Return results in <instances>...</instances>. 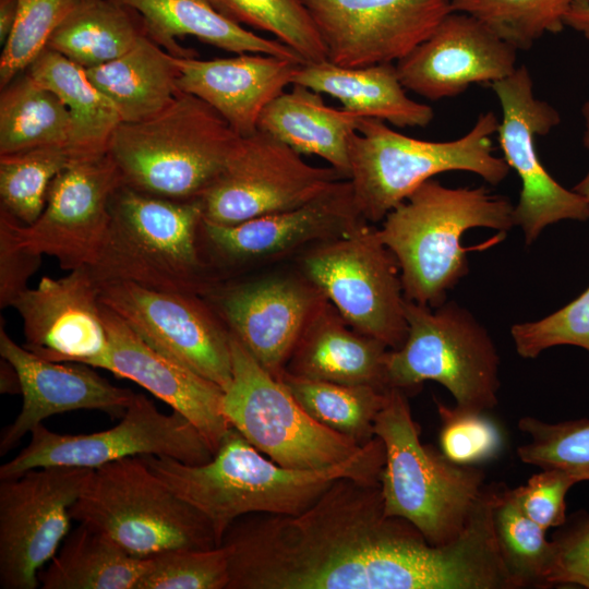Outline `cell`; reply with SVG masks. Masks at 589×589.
<instances>
[{
	"label": "cell",
	"instance_id": "2",
	"mask_svg": "<svg viewBox=\"0 0 589 589\" xmlns=\"http://www.w3.org/2000/svg\"><path fill=\"white\" fill-rule=\"evenodd\" d=\"M142 457L179 497L207 519L219 546L237 519L250 514L297 515L339 478L378 483L385 450L375 436L360 453L336 466L291 469L269 459L231 426L207 462Z\"/></svg>",
	"mask_w": 589,
	"mask_h": 589
},
{
	"label": "cell",
	"instance_id": "35",
	"mask_svg": "<svg viewBox=\"0 0 589 589\" xmlns=\"http://www.w3.org/2000/svg\"><path fill=\"white\" fill-rule=\"evenodd\" d=\"M277 378L318 423L360 445L375 437V418L385 402L388 389L311 380L286 370Z\"/></svg>",
	"mask_w": 589,
	"mask_h": 589
},
{
	"label": "cell",
	"instance_id": "37",
	"mask_svg": "<svg viewBox=\"0 0 589 589\" xmlns=\"http://www.w3.org/2000/svg\"><path fill=\"white\" fill-rule=\"evenodd\" d=\"M76 156L62 146L0 155L1 211L23 225L36 221L53 179Z\"/></svg>",
	"mask_w": 589,
	"mask_h": 589
},
{
	"label": "cell",
	"instance_id": "5",
	"mask_svg": "<svg viewBox=\"0 0 589 589\" xmlns=\"http://www.w3.org/2000/svg\"><path fill=\"white\" fill-rule=\"evenodd\" d=\"M385 450L380 478L384 512L407 520L432 545L457 539L489 484L478 466H459L420 440L407 393L389 388L374 422Z\"/></svg>",
	"mask_w": 589,
	"mask_h": 589
},
{
	"label": "cell",
	"instance_id": "11",
	"mask_svg": "<svg viewBox=\"0 0 589 589\" xmlns=\"http://www.w3.org/2000/svg\"><path fill=\"white\" fill-rule=\"evenodd\" d=\"M306 278L356 330L399 348L407 336L400 267L378 228L363 221L317 242L302 259Z\"/></svg>",
	"mask_w": 589,
	"mask_h": 589
},
{
	"label": "cell",
	"instance_id": "42",
	"mask_svg": "<svg viewBox=\"0 0 589 589\" xmlns=\"http://www.w3.org/2000/svg\"><path fill=\"white\" fill-rule=\"evenodd\" d=\"M226 550L175 549L151 556V565L136 589H227Z\"/></svg>",
	"mask_w": 589,
	"mask_h": 589
},
{
	"label": "cell",
	"instance_id": "8",
	"mask_svg": "<svg viewBox=\"0 0 589 589\" xmlns=\"http://www.w3.org/2000/svg\"><path fill=\"white\" fill-rule=\"evenodd\" d=\"M70 514L141 558L175 549L217 546L207 519L179 497L142 456L92 469Z\"/></svg>",
	"mask_w": 589,
	"mask_h": 589
},
{
	"label": "cell",
	"instance_id": "36",
	"mask_svg": "<svg viewBox=\"0 0 589 589\" xmlns=\"http://www.w3.org/2000/svg\"><path fill=\"white\" fill-rule=\"evenodd\" d=\"M493 530L513 589L548 588L553 543L545 529L519 507L513 489L502 483L494 502Z\"/></svg>",
	"mask_w": 589,
	"mask_h": 589
},
{
	"label": "cell",
	"instance_id": "32",
	"mask_svg": "<svg viewBox=\"0 0 589 589\" xmlns=\"http://www.w3.org/2000/svg\"><path fill=\"white\" fill-rule=\"evenodd\" d=\"M26 72L52 91L70 111L73 121L70 149L77 156L106 153L113 131L122 121L85 69L45 48Z\"/></svg>",
	"mask_w": 589,
	"mask_h": 589
},
{
	"label": "cell",
	"instance_id": "22",
	"mask_svg": "<svg viewBox=\"0 0 589 589\" xmlns=\"http://www.w3.org/2000/svg\"><path fill=\"white\" fill-rule=\"evenodd\" d=\"M516 62L517 49L473 16L452 11L396 68L407 91L436 101L472 84L500 81L517 69Z\"/></svg>",
	"mask_w": 589,
	"mask_h": 589
},
{
	"label": "cell",
	"instance_id": "19",
	"mask_svg": "<svg viewBox=\"0 0 589 589\" xmlns=\"http://www.w3.org/2000/svg\"><path fill=\"white\" fill-rule=\"evenodd\" d=\"M229 332L278 377L311 316L326 299L306 278L274 276L216 286L206 297Z\"/></svg>",
	"mask_w": 589,
	"mask_h": 589
},
{
	"label": "cell",
	"instance_id": "24",
	"mask_svg": "<svg viewBox=\"0 0 589 589\" xmlns=\"http://www.w3.org/2000/svg\"><path fill=\"white\" fill-rule=\"evenodd\" d=\"M101 315L108 351L99 368L133 381L169 405L196 428L215 453L231 429L223 411L224 389L154 349L104 304Z\"/></svg>",
	"mask_w": 589,
	"mask_h": 589
},
{
	"label": "cell",
	"instance_id": "18",
	"mask_svg": "<svg viewBox=\"0 0 589 589\" xmlns=\"http://www.w3.org/2000/svg\"><path fill=\"white\" fill-rule=\"evenodd\" d=\"M327 61L347 68L398 62L452 12L450 0H302Z\"/></svg>",
	"mask_w": 589,
	"mask_h": 589
},
{
	"label": "cell",
	"instance_id": "21",
	"mask_svg": "<svg viewBox=\"0 0 589 589\" xmlns=\"http://www.w3.org/2000/svg\"><path fill=\"white\" fill-rule=\"evenodd\" d=\"M363 221L349 179H341L315 200L292 209L235 225L203 218L200 242L209 261L235 266L344 236Z\"/></svg>",
	"mask_w": 589,
	"mask_h": 589
},
{
	"label": "cell",
	"instance_id": "45",
	"mask_svg": "<svg viewBox=\"0 0 589 589\" xmlns=\"http://www.w3.org/2000/svg\"><path fill=\"white\" fill-rule=\"evenodd\" d=\"M553 557L548 574L549 587L589 589V513L567 518L551 540Z\"/></svg>",
	"mask_w": 589,
	"mask_h": 589
},
{
	"label": "cell",
	"instance_id": "48",
	"mask_svg": "<svg viewBox=\"0 0 589 589\" xmlns=\"http://www.w3.org/2000/svg\"><path fill=\"white\" fill-rule=\"evenodd\" d=\"M565 26L589 40V0H576L565 16Z\"/></svg>",
	"mask_w": 589,
	"mask_h": 589
},
{
	"label": "cell",
	"instance_id": "38",
	"mask_svg": "<svg viewBox=\"0 0 589 589\" xmlns=\"http://www.w3.org/2000/svg\"><path fill=\"white\" fill-rule=\"evenodd\" d=\"M576 0H450L452 11L469 14L517 50L544 34H557Z\"/></svg>",
	"mask_w": 589,
	"mask_h": 589
},
{
	"label": "cell",
	"instance_id": "17",
	"mask_svg": "<svg viewBox=\"0 0 589 589\" xmlns=\"http://www.w3.org/2000/svg\"><path fill=\"white\" fill-rule=\"evenodd\" d=\"M92 469L51 466L0 480V586L35 589L70 530V509Z\"/></svg>",
	"mask_w": 589,
	"mask_h": 589
},
{
	"label": "cell",
	"instance_id": "25",
	"mask_svg": "<svg viewBox=\"0 0 589 589\" xmlns=\"http://www.w3.org/2000/svg\"><path fill=\"white\" fill-rule=\"evenodd\" d=\"M180 92L217 111L240 136L257 131L264 108L292 84L301 62L264 53L202 60L173 57Z\"/></svg>",
	"mask_w": 589,
	"mask_h": 589
},
{
	"label": "cell",
	"instance_id": "33",
	"mask_svg": "<svg viewBox=\"0 0 589 589\" xmlns=\"http://www.w3.org/2000/svg\"><path fill=\"white\" fill-rule=\"evenodd\" d=\"M145 34L135 12L115 0H81L50 36L47 47L83 69L109 62Z\"/></svg>",
	"mask_w": 589,
	"mask_h": 589
},
{
	"label": "cell",
	"instance_id": "52",
	"mask_svg": "<svg viewBox=\"0 0 589 589\" xmlns=\"http://www.w3.org/2000/svg\"><path fill=\"white\" fill-rule=\"evenodd\" d=\"M573 190L589 203V169L585 177L573 188Z\"/></svg>",
	"mask_w": 589,
	"mask_h": 589
},
{
	"label": "cell",
	"instance_id": "27",
	"mask_svg": "<svg viewBox=\"0 0 589 589\" xmlns=\"http://www.w3.org/2000/svg\"><path fill=\"white\" fill-rule=\"evenodd\" d=\"M140 17L145 34L173 57H194L177 38L193 36L232 53H264L304 63L277 39L248 31L219 12L211 0H115Z\"/></svg>",
	"mask_w": 589,
	"mask_h": 589
},
{
	"label": "cell",
	"instance_id": "13",
	"mask_svg": "<svg viewBox=\"0 0 589 589\" xmlns=\"http://www.w3.org/2000/svg\"><path fill=\"white\" fill-rule=\"evenodd\" d=\"M122 185L108 154L76 156L52 181L40 216L23 225L0 213V232L16 245L58 260L62 269L89 267L110 220V201Z\"/></svg>",
	"mask_w": 589,
	"mask_h": 589
},
{
	"label": "cell",
	"instance_id": "44",
	"mask_svg": "<svg viewBox=\"0 0 589 589\" xmlns=\"http://www.w3.org/2000/svg\"><path fill=\"white\" fill-rule=\"evenodd\" d=\"M510 335L517 353L526 359L545 349L569 345L589 352V287L554 313L533 322L517 323Z\"/></svg>",
	"mask_w": 589,
	"mask_h": 589
},
{
	"label": "cell",
	"instance_id": "9",
	"mask_svg": "<svg viewBox=\"0 0 589 589\" xmlns=\"http://www.w3.org/2000/svg\"><path fill=\"white\" fill-rule=\"evenodd\" d=\"M407 336L385 358L387 388L443 385L462 409L486 412L497 402L500 356L488 330L455 302L437 308L405 301Z\"/></svg>",
	"mask_w": 589,
	"mask_h": 589
},
{
	"label": "cell",
	"instance_id": "40",
	"mask_svg": "<svg viewBox=\"0 0 589 589\" xmlns=\"http://www.w3.org/2000/svg\"><path fill=\"white\" fill-rule=\"evenodd\" d=\"M518 429L529 438L517 448L522 462L565 472L577 482L589 481V418L549 423L522 417Z\"/></svg>",
	"mask_w": 589,
	"mask_h": 589
},
{
	"label": "cell",
	"instance_id": "15",
	"mask_svg": "<svg viewBox=\"0 0 589 589\" xmlns=\"http://www.w3.org/2000/svg\"><path fill=\"white\" fill-rule=\"evenodd\" d=\"M489 86L502 108L496 134L503 158L521 183L513 217L514 225L524 231L526 243H533L545 227L555 223L588 220L589 203L560 184L538 156L537 137L557 127L561 116L548 101L536 97L527 67H517L510 75Z\"/></svg>",
	"mask_w": 589,
	"mask_h": 589
},
{
	"label": "cell",
	"instance_id": "14",
	"mask_svg": "<svg viewBox=\"0 0 589 589\" xmlns=\"http://www.w3.org/2000/svg\"><path fill=\"white\" fill-rule=\"evenodd\" d=\"M346 179L333 167H316L262 131L240 136L225 168L202 195L203 218L235 225L302 206Z\"/></svg>",
	"mask_w": 589,
	"mask_h": 589
},
{
	"label": "cell",
	"instance_id": "46",
	"mask_svg": "<svg viewBox=\"0 0 589 589\" xmlns=\"http://www.w3.org/2000/svg\"><path fill=\"white\" fill-rule=\"evenodd\" d=\"M576 483L578 482L565 472L541 469L527 484L513 489V493L521 510L548 530L565 524L566 495Z\"/></svg>",
	"mask_w": 589,
	"mask_h": 589
},
{
	"label": "cell",
	"instance_id": "3",
	"mask_svg": "<svg viewBox=\"0 0 589 589\" xmlns=\"http://www.w3.org/2000/svg\"><path fill=\"white\" fill-rule=\"evenodd\" d=\"M514 206L484 187L422 183L383 219L378 235L396 256L406 300L437 308L468 274L464 233L477 227L507 231Z\"/></svg>",
	"mask_w": 589,
	"mask_h": 589
},
{
	"label": "cell",
	"instance_id": "7",
	"mask_svg": "<svg viewBox=\"0 0 589 589\" xmlns=\"http://www.w3.org/2000/svg\"><path fill=\"white\" fill-rule=\"evenodd\" d=\"M500 120L481 113L465 135L452 141H424L397 132L385 121L360 118L349 140V181L354 203L368 223L383 221L422 183L447 171H468L497 185L510 170L494 155L492 136Z\"/></svg>",
	"mask_w": 589,
	"mask_h": 589
},
{
	"label": "cell",
	"instance_id": "30",
	"mask_svg": "<svg viewBox=\"0 0 589 589\" xmlns=\"http://www.w3.org/2000/svg\"><path fill=\"white\" fill-rule=\"evenodd\" d=\"M85 71L122 122L157 115L180 93L173 56L146 34L120 57Z\"/></svg>",
	"mask_w": 589,
	"mask_h": 589
},
{
	"label": "cell",
	"instance_id": "23",
	"mask_svg": "<svg viewBox=\"0 0 589 589\" xmlns=\"http://www.w3.org/2000/svg\"><path fill=\"white\" fill-rule=\"evenodd\" d=\"M0 354L16 370L23 397L20 413L1 431V456L53 414L87 409L122 418L135 396L129 388L112 385L91 365L37 356L13 341L2 326Z\"/></svg>",
	"mask_w": 589,
	"mask_h": 589
},
{
	"label": "cell",
	"instance_id": "34",
	"mask_svg": "<svg viewBox=\"0 0 589 589\" xmlns=\"http://www.w3.org/2000/svg\"><path fill=\"white\" fill-rule=\"evenodd\" d=\"M72 132L65 105L26 71L1 89L0 155L49 146L70 148Z\"/></svg>",
	"mask_w": 589,
	"mask_h": 589
},
{
	"label": "cell",
	"instance_id": "6",
	"mask_svg": "<svg viewBox=\"0 0 589 589\" xmlns=\"http://www.w3.org/2000/svg\"><path fill=\"white\" fill-rule=\"evenodd\" d=\"M239 139L206 103L180 92L157 115L121 122L107 151L123 185L184 201L202 197L225 168Z\"/></svg>",
	"mask_w": 589,
	"mask_h": 589
},
{
	"label": "cell",
	"instance_id": "51",
	"mask_svg": "<svg viewBox=\"0 0 589 589\" xmlns=\"http://www.w3.org/2000/svg\"><path fill=\"white\" fill-rule=\"evenodd\" d=\"M581 115L584 119L582 144L589 149V97L581 107Z\"/></svg>",
	"mask_w": 589,
	"mask_h": 589
},
{
	"label": "cell",
	"instance_id": "28",
	"mask_svg": "<svg viewBox=\"0 0 589 589\" xmlns=\"http://www.w3.org/2000/svg\"><path fill=\"white\" fill-rule=\"evenodd\" d=\"M292 84L327 94L361 118L378 119L397 128H425L434 118L431 106L407 95L394 63L360 68L340 67L327 60L302 63Z\"/></svg>",
	"mask_w": 589,
	"mask_h": 589
},
{
	"label": "cell",
	"instance_id": "49",
	"mask_svg": "<svg viewBox=\"0 0 589 589\" xmlns=\"http://www.w3.org/2000/svg\"><path fill=\"white\" fill-rule=\"evenodd\" d=\"M19 0H0V44L3 46L14 26Z\"/></svg>",
	"mask_w": 589,
	"mask_h": 589
},
{
	"label": "cell",
	"instance_id": "4",
	"mask_svg": "<svg viewBox=\"0 0 589 589\" xmlns=\"http://www.w3.org/2000/svg\"><path fill=\"white\" fill-rule=\"evenodd\" d=\"M109 211L105 238L88 267L99 286L129 281L203 297L217 286L200 242L201 199L171 200L122 184Z\"/></svg>",
	"mask_w": 589,
	"mask_h": 589
},
{
	"label": "cell",
	"instance_id": "12",
	"mask_svg": "<svg viewBox=\"0 0 589 589\" xmlns=\"http://www.w3.org/2000/svg\"><path fill=\"white\" fill-rule=\"evenodd\" d=\"M165 456L199 465L213 458V450L179 412L158 410L154 401L135 394L121 421L105 431L89 434H60L43 423L14 458L0 467V480L15 478L40 467L68 466L94 469L134 456Z\"/></svg>",
	"mask_w": 589,
	"mask_h": 589
},
{
	"label": "cell",
	"instance_id": "1",
	"mask_svg": "<svg viewBox=\"0 0 589 589\" xmlns=\"http://www.w3.org/2000/svg\"><path fill=\"white\" fill-rule=\"evenodd\" d=\"M227 589H495L491 527L472 519L445 545L384 512L380 482L345 477L297 515L250 514L221 544Z\"/></svg>",
	"mask_w": 589,
	"mask_h": 589
},
{
	"label": "cell",
	"instance_id": "16",
	"mask_svg": "<svg viewBox=\"0 0 589 589\" xmlns=\"http://www.w3.org/2000/svg\"><path fill=\"white\" fill-rule=\"evenodd\" d=\"M99 301L157 351L224 390L232 376L230 332L208 300L129 281L99 286Z\"/></svg>",
	"mask_w": 589,
	"mask_h": 589
},
{
	"label": "cell",
	"instance_id": "43",
	"mask_svg": "<svg viewBox=\"0 0 589 589\" xmlns=\"http://www.w3.org/2000/svg\"><path fill=\"white\" fill-rule=\"evenodd\" d=\"M441 420V453L459 466H478L496 458L503 446L502 433L485 412L473 411L435 400Z\"/></svg>",
	"mask_w": 589,
	"mask_h": 589
},
{
	"label": "cell",
	"instance_id": "47",
	"mask_svg": "<svg viewBox=\"0 0 589 589\" xmlns=\"http://www.w3.org/2000/svg\"><path fill=\"white\" fill-rule=\"evenodd\" d=\"M40 254L16 245L7 235L0 232V305L11 306L25 291L27 280L38 269Z\"/></svg>",
	"mask_w": 589,
	"mask_h": 589
},
{
	"label": "cell",
	"instance_id": "41",
	"mask_svg": "<svg viewBox=\"0 0 589 589\" xmlns=\"http://www.w3.org/2000/svg\"><path fill=\"white\" fill-rule=\"evenodd\" d=\"M81 0H19L12 32L2 46L0 86L9 85L26 71L34 59Z\"/></svg>",
	"mask_w": 589,
	"mask_h": 589
},
{
	"label": "cell",
	"instance_id": "39",
	"mask_svg": "<svg viewBox=\"0 0 589 589\" xmlns=\"http://www.w3.org/2000/svg\"><path fill=\"white\" fill-rule=\"evenodd\" d=\"M240 25L272 34L304 63L327 60L325 46L302 0H211Z\"/></svg>",
	"mask_w": 589,
	"mask_h": 589
},
{
	"label": "cell",
	"instance_id": "26",
	"mask_svg": "<svg viewBox=\"0 0 589 589\" xmlns=\"http://www.w3.org/2000/svg\"><path fill=\"white\" fill-rule=\"evenodd\" d=\"M388 349L351 327L325 299L303 329L285 370L311 380L387 390Z\"/></svg>",
	"mask_w": 589,
	"mask_h": 589
},
{
	"label": "cell",
	"instance_id": "31",
	"mask_svg": "<svg viewBox=\"0 0 589 589\" xmlns=\"http://www.w3.org/2000/svg\"><path fill=\"white\" fill-rule=\"evenodd\" d=\"M149 565L151 557L133 556L106 534L80 524L39 572L38 581L43 589H136Z\"/></svg>",
	"mask_w": 589,
	"mask_h": 589
},
{
	"label": "cell",
	"instance_id": "29",
	"mask_svg": "<svg viewBox=\"0 0 589 589\" xmlns=\"http://www.w3.org/2000/svg\"><path fill=\"white\" fill-rule=\"evenodd\" d=\"M281 93L262 111L257 130L300 155L326 160L344 178L350 173L349 140L361 117L325 104L322 94L299 85Z\"/></svg>",
	"mask_w": 589,
	"mask_h": 589
},
{
	"label": "cell",
	"instance_id": "20",
	"mask_svg": "<svg viewBox=\"0 0 589 589\" xmlns=\"http://www.w3.org/2000/svg\"><path fill=\"white\" fill-rule=\"evenodd\" d=\"M99 288L89 268L80 267L23 291L11 306L23 322L24 347L51 361L99 368L108 351Z\"/></svg>",
	"mask_w": 589,
	"mask_h": 589
},
{
	"label": "cell",
	"instance_id": "10",
	"mask_svg": "<svg viewBox=\"0 0 589 589\" xmlns=\"http://www.w3.org/2000/svg\"><path fill=\"white\" fill-rule=\"evenodd\" d=\"M232 376L224 390L229 424L257 450L291 469L318 470L347 461L365 445L314 420L285 384L230 333Z\"/></svg>",
	"mask_w": 589,
	"mask_h": 589
},
{
	"label": "cell",
	"instance_id": "50",
	"mask_svg": "<svg viewBox=\"0 0 589 589\" xmlns=\"http://www.w3.org/2000/svg\"><path fill=\"white\" fill-rule=\"evenodd\" d=\"M0 375V390L2 394L21 393V383L17 372L14 366L3 358H1Z\"/></svg>",
	"mask_w": 589,
	"mask_h": 589
}]
</instances>
